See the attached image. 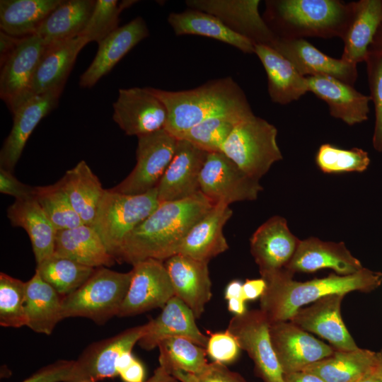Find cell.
<instances>
[{
  "instance_id": "cell-1",
  "label": "cell",
  "mask_w": 382,
  "mask_h": 382,
  "mask_svg": "<svg viewBox=\"0 0 382 382\" xmlns=\"http://www.w3.org/2000/svg\"><path fill=\"white\" fill-rule=\"evenodd\" d=\"M214 205L201 192L183 199L160 203L124 238L116 262L133 265L147 259L165 261L177 254L190 229Z\"/></svg>"
},
{
  "instance_id": "cell-2",
  "label": "cell",
  "mask_w": 382,
  "mask_h": 382,
  "mask_svg": "<svg viewBox=\"0 0 382 382\" xmlns=\"http://www.w3.org/2000/svg\"><path fill=\"white\" fill-rule=\"evenodd\" d=\"M286 269L261 275L266 289L260 297V310L270 323L289 320L303 306L330 294L352 291L371 292L382 284V272L363 267L359 272L299 282Z\"/></svg>"
},
{
  "instance_id": "cell-3",
  "label": "cell",
  "mask_w": 382,
  "mask_h": 382,
  "mask_svg": "<svg viewBox=\"0 0 382 382\" xmlns=\"http://www.w3.org/2000/svg\"><path fill=\"white\" fill-rule=\"evenodd\" d=\"M147 88L165 105L168 117L164 129L176 138L212 116L252 111L243 90L229 76L180 91Z\"/></svg>"
},
{
  "instance_id": "cell-4",
  "label": "cell",
  "mask_w": 382,
  "mask_h": 382,
  "mask_svg": "<svg viewBox=\"0 0 382 382\" xmlns=\"http://www.w3.org/2000/svg\"><path fill=\"white\" fill-rule=\"evenodd\" d=\"M352 15V4L338 0L266 1L264 20L279 37H340Z\"/></svg>"
},
{
  "instance_id": "cell-5",
  "label": "cell",
  "mask_w": 382,
  "mask_h": 382,
  "mask_svg": "<svg viewBox=\"0 0 382 382\" xmlns=\"http://www.w3.org/2000/svg\"><path fill=\"white\" fill-rule=\"evenodd\" d=\"M132 277V270L119 272L105 267L96 269L83 285L62 298V319L82 317L103 325L117 316Z\"/></svg>"
},
{
  "instance_id": "cell-6",
  "label": "cell",
  "mask_w": 382,
  "mask_h": 382,
  "mask_svg": "<svg viewBox=\"0 0 382 382\" xmlns=\"http://www.w3.org/2000/svg\"><path fill=\"white\" fill-rule=\"evenodd\" d=\"M277 137L273 125L253 113L236 125L221 152L247 175L260 180L283 158Z\"/></svg>"
},
{
  "instance_id": "cell-7",
  "label": "cell",
  "mask_w": 382,
  "mask_h": 382,
  "mask_svg": "<svg viewBox=\"0 0 382 382\" xmlns=\"http://www.w3.org/2000/svg\"><path fill=\"white\" fill-rule=\"evenodd\" d=\"M159 204L156 187L139 195L105 190L92 226L115 259L124 238Z\"/></svg>"
},
{
  "instance_id": "cell-8",
  "label": "cell",
  "mask_w": 382,
  "mask_h": 382,
  "mask_svg": "<svg viewBox=\"0 0 382 382\" xmlns=\"http://www.w3.org/2000/svg\"><path fill=\"white\" fill-rule=\"evenodd\" d=\"M137 163L112 190L139 195L156 188L174 155L178 139L164 128L137 137Z\"/></svg>"
},
{
  "instance_id": "cell-9",
  "label": "cell",
  "mask_w": 382,
  "mask_h": 382,
  "mask_svg": "<svg viewBox=\"0 0 382 382\" xmlns=\"http://www.w3.org/2000/svg\"><path fill=\"white\" fill-rule=\"evenodd\" d=\"M222 152L208 153L199 175L200 192L214 204L255 200L263 187Z\"/></svg>"
},
{
  "instance_id": "cell-10",
  "label": "cell",
  "mask_w": 382,
  "mask_h": 382,
  "mask_svg": "<svg viewBox=\"0 0 382 382\" xmlns=\"http://www.w3.org/2000/svg\"><path fill=\"white\" fill-rule=\"evenodd\" d=\"M47 48L37 35L21 37L16 47L0 60V96L13 113L29 99L33 77Z\"/></svg>"
},
{
  "instance_id": "cell-11",
  "label": "cell",
  "mask_w": 382,
  "mask_h": 382,
  "mask_svg": "<svg viewBox=\"0 0 382 382\" xmlns=\"http://www.w3.org/2000/svg\"><path fill=\"white\" fill-rule=\"evenodd\" d=\"M270 325L260 309L250 310L233 317L226 330L236 338L240 348L248 354L257 374L264 382H284L272 347Z\"/></svg>"
},
{
  "instance_id": "cell-12",
  "label": "cell",
  "mask_w": 382,
  "mask_h": 382,
  "mask_svg": "<svg viewBox=\"0 0 382 382\" xmlns=\"http://www.w3.org/2000/svg\"><path fill=\"white\" fill-rule=\"evenodd\" d=\"M148 328L146 323L90 344L74 361L71 375L65 382H96L118 375L119 357L125 352H132Z\"/></svg>"
},
{
  "instance_id": "cell-13",
  "label": "cell",
  "mask_w": 382,
  "mask_h": 382,
  "mask_svg": "<svg viewBox=\"0 0 382 382\" xmlns=\"http://www.w3.org/2000/svg\"><path fill=\"white\" fill-rule=\"evenodd\" d=\"M132 277L118 317L136 316L163 308L175 296L163 262L147 259L133 265Z\"/></svg>"
},
{
  "instance_id": "cell-14",
  "label": "cell",
  "mask_w": 382,
  "mask_h": 382,
  "mask_svg": "<svg viewBox=\"0 0 382 382\" xmlns=\"http://www.w3.org/2000/svg\"><path fill=\"white\" fill-rule=\"evenodd\" d=\"M270 334L284 375L301 371L330 356L335 350L290 320L270 323Z\"/></svg>"
},
{
  "instance_id": "cell-15",
  "label": "cell",
  "mask_w": 382,
  "mask_h": 382,
  "mask_svg": "<svg viewBox=\"0 0 382 382\" xmlns=\"http://www.w3.org/2000/svg\"><path fill=\"white\" fill-rule=\"evenodd\" d=\"M112 106V119L127 135L139 137L166 126V108L147 87L119 89Z\"/></svg>"
},
{
  "instance_id": "cell-16",
  "label": "cell",
  "mask_w": 382,
  "mask_h": 382,
  "mask_svg": "<svg viewBox=\"0 0 382 382\" xmlns=\"http://www.w3.org/2000/svg\"><path fill=\"white\" fill-rule=\"evenodd\" d=\"M259 0H188L190 8L199 10L219 18L235 33L254 45L271 47L277 36L271 30L258 10Z\"/></svg>"
},
{
  "instance_id": "cell-17",
  "label": "cell",
  "mask_w": 382,
  "mask_h": 382,
  "mask_svg": "<svg viewBox=\"0 0 382 382\" xmlns=\"http://www.w3.org/2000/svg\"><path fill=\"white\" fill-rule=\"evenodd\" d=\"M270 47L288 59L304 76L330 77L352 86L357 81V64L332 58L303 38L277 37Z\"/></svg>"
},
{
  "instance_id": "cell-18",
  "label": "cell",
  "mask_w": 382,
  "mask_h": 382,
  "mask_svg": "<svg viewBox=\"0 0 382 382\" xmlns=\"http://www.w3.org/2000/svg\"><path fill=\"white\" fill-rule=\"evenodd\" d=\"M208 152L178 139L173 158L156 186L160 203L183 199L200 192L199 175Z\"/></svg>"
},
{
  "instance_id": "cell-19",
  "label": "cell",
  "mask_w": 382,
  "mask_h": 382,
  "mask_svg": "<svg viewBox=\"0 0 382 382\" xmlns=\"http://www.w3.org/2000/svg\"><path fill=\"white\" fill-rule=\"evenodd\" d=\"M299 241L281 216H273L260 225L250 238V253L260 275L285 269Z\"/></svg>"
},
{
  "instance_id": "cell-20",
  "label": "cell",
  "mask_w": 382,
  "mask_h": 382,
  "mask_svg": "<svg viewBox=\"0 0 382 382\" xmlns=\"http://www.w3.org/2000/svg\"><path fill=\"white\" fill-rule=\"evenodd\" d=\"M344 296L340 294L325 296L311 306L299 309L289 320L301 329L328 340L335 349H357L359 347L341 316Z\"/></svg>"
},
{
  "instance_id": "cell-21",
  "label": "cell",
  "mask_w": 382,
  "mask_h": 382,
  "mask_svg": "<svg viewBox=\"0 0 382 382\" xmlns=\"http://www.w3.org/2000/svg\"><path fill=\"white\" fill-rule=\"evenodd\" d=\"M62 91L33 96L13 112V126L0 151V168L13 172L28 138L40 120L57 106Z\"/></svg>"
},
{
  "instance_id": "cell-22",
  "label": "cell",
  "mask_w": 382,
  "mask_h": 382,
  "mask_svg": "<svg viewBox=\"0 0 382 382\" xmlns=\"http://www.w3.org/2000/svg\"><path fill=\"white\" fill-rule=\"evenodd\" d=\"M331 269L340 275L356 273L363 268L361 262L344 242L324 241L316 237L300 240L286 267L289 272L311 273Z\"/></svg>"
},
{
  "instance_id": "cell-23",
  "label": "cell",
  "mask_w": 382,
  "mask_h": 382,
  "mask_svg": "<svg viewBox=\"0 0 382 382\" xmlns=\"http://www.w3.org/2000/svg\"><path fill=\"white\" fill-rule=\"evenodd\" d=\"M163 264L175 296L192 311L196 318H199L212 295L208 262L175 254L163 261Z\"/></svg>"
},
{
  "instance_id": "cell-24",
  "label": "cell",
  "mask_w": 382,
  "mask_h": 382,
  "mask_svg": "<svg viewBox=\"0 0 382 382\" xmlns=\"http://www.w3.org/2000/svg\"><path fill=\"white\" fill-rule=\"evenodd\" d=\"M149 35L145 21L138 16L118 27L98 43L96 54L80 77L83 88L93 87L139 42Z\"/></svg>"
},
{
  "instance_id": "cell-25",
  "label": "cell",
  "mask_w": 382,
  "mask_h": 382,
  "mask_svg": "<svg viewBox=\"0 0 382 382\" xmlns=\"http://www.w3.org/2000/svg\"><path fill=\"white\" fill-rule=\"evenodd\" d=\"M233 214L229 205L223 202L212 208L190 229L182 241L177 254L209 261L226 251L229 246L223 228Z\"/></svg>"
},
{
  "instance_id": "cell-26",
  "label": "cell",
  "mask_w": 382,
  "mask_h": 382,
  "mask_svg": "<svg viewBox=\"0 0 382 382\" xmlns=\"http://www.w3.org/2000/svg\"><path fill=\"white\" fill-rule=\"evenodd\" d=\"M195 319L192 311L175 296L162 308L157 318L148 322L149 328L138 344L145 350H151L166 338L182 337L206 348L209 337L199 330Z\"/></svg>"
},
{
  "instance_id": "cell-27",
  "label": "cell",
  "mask_w": 382,
  "mask_h": 382,
  "mask_svg": "<svg viewBox=\"0 0 382 382\" xmlns=\"http://www.w3.org/2000/svg\"><path fill=\"white\" fill-rule=\"evenodd\" d=\"M308 91L325 101L332 117L348 125L364 122L369 118L371 98L357 91L354 86L334 78L306 76Z\"/></svg>"
},
{
  "instance_id": "cell-28",
  "label": "cell",
  "mask_w": 382,
  "mask_h": 382,
  "mask_svg": "<svg viewBox=\"0 0 382 382\" xmlns=\"http://www.w3.org/2000/svg\"><path fill=\"white\" fill-rule=\"evenodd\" d=\"M88 43L86 38L79 35L47 46L35 71L29 98L63 90L79 53Z\"/></svg>"
},
{
  "instance_id": "cell-29",
  "label": "cell",
  "mask_w": 382,
  "mask_h": 382,
  "mask_svg": "<svg viewBox=\"0 0 382 382\" xmlns=\"http://www.w3.org/2000/svg\"><path fill=\"white\" fill-rule=\"evenodd\" d=\"M351 4V18L342 37L344 47L341 59L357 64L365 62L382 24V0H359Z\"/></svg>"
},
{
  "instance_id": "cell-30",
  "label": "cell",
  "mask_w": 382,
  "mask_h": 382,
  "mask_svg": "<svg viewBox=\"0 0 382 382\" xmlns=\"http://www.w3.org/2000/svg\"><path fill=\"white\" fill-rule=\"evenodd\" d=\"M255 54L266 71L269 96L274 103L286 105L308 92L307 77L275 50L265 45H255Z\"/></svg>"
},
{
  "instance_id": "cell-31",
  "label": "cell",
  "mask_w": 382,
  "mask_h": 382,
  "mask_svg": "<svg viewBox=\"0 0 382 382\" xmlns=\"http://www.w3.org/2000/svg\"><path fill=\"white\" fill-rule=\"evenodd\" d=\"M7 217L13 226L28 233L36 265L54 254L57 231L35 197L15 199L7 209Z\"/></svg>"
},
{
  "instance_id": "cell-32",
  "label": "cell",
  "mask_w": 382,
  "mask_h": 382,
  "mask_svg": "<svg viewBox=\"0 0 382 382\" xmlns=\"http://www.w3.org/2000/svg\"><path fill=\"white\" fill-rule=\"evenodd\" d=\"M54 254L93 268L111 267L116 262L96 230L84 224L57 231Z\"/></svg>"
},
{
  "instance_id": "cell-33",
  "label": "cell",
  "mask_w": 382,
  "mask_h": 382,
  "mask_svg": "<svg viewBox=\"0 0 382 382\" xmlns=\"http://www.w3.org/2000/svg\"><path fill=\"white\" fill-rule=\"evenodd\" d=\"M168 22L176 35H196L211 37L228 44L245 54H255V45L235 33L219 18L199 10L189 8L180 13H171Z\"/></svg>"
},
{
  "instance_id": "cell-34",
  "label": "cell",
  "mask_w": 382,
  "mask_h": 382,
  "mask_svg": "<svg viewBox=\"0 0 382 382\" xmlns=\"http://www.w3.org/2000/svg\"><path fill=\"white\" fill-rule=\"evenodd\" d=\"M62 297L35 271L25 282L26 326L40 334L50 335L62 320Z\"/></svg>"
},
{
  "instance_id": "cell-35",
  "label": "cell",
  "mask_w": 382,
  "mask_h": 382,
  "mask_svg": "<svg viewBox=\"0 0 382 382\" xmlns=\"http://www.w3.org/2000/svg\"><path fill=\"white\" fill-rule=\"evenodd\" d=\"M377 360V352L358 348L337 350L302 371L316 375L325 382H358L371 374Z\"/></svg>"
},
{
  "instance_id": "cell-36",
  "label": "cell",
  "mask_w": 382,
  "mask_h": 382,
  "mask_svg": "<svg viewBox=\"0 0 382 382\" xmlns=\"http://www.w3.org/2000/svg\"><path fill=\"white\" fill-rule=\"evenodd\" d=\"M58 183L83 224L93 226L105 190L86 162L66 170Z\"/></svg>"
},
{
  "instance_id": "cell-37",
  "label": "cell",
  "mask_w": 382,
  "mask_h": 382,
  "mask_svg": "<svg viewBox=\"0 0 382 382\" xmlns=\"http://www.w3.org/2000/svg\"><path fill=\"white\" fill-rule=\"evenodd\" d=\"M62 1L1 0V30L18 37L34 35L42 22Z\"/></svg>"
},
{
  "instance_id": "cell-38",
  "label": "cell",
  "mask_w": 382,
  "mask_h": 382,
  "mask_svg": "<svg viewBox=\"0 0 382 382\" xmlns=\"http://www.w3.org/2000/svg\"><path fill=\"white\" fill-rule=\"evenodd\" d=\"M93 0H63L42 22L35 34L47 46L79 36L93 10Z\"/></svg>"
},
{
  "instance_id": "cell-39",
  "label": "cell",
  "mask_w": 382,
  "mask_h": 382,
  "mask_svg": "<svg viewBox=\"0 0 382 382\" xmlns=\"http://www.w3.org/2000/svg\"><path fill=\"white\" fill-rule=\"evenodd\" d=\"M95 270L96 268L55 254L37 264L35 270L62 298L83 285Z\"/></svg>"
},
{
  "instance_id": "cell-40",
  "label": "cell",
  "mask_w": 382,
  "mask_h": 382,
  "mask_svg": "<svg viewBox=\"0 0 382 382\" xmlns=\"http://www.w3.org/2000/svg\"><path fill=\"white\" fill-rule=\"evenodd\" d=\"M158 347L160 366L170 374L175 371H183L197 375L208 364L206 348L185 337L166 338Z\"/></svg>"
},
{
  "instance_id": "cell-41",
  "label": "cell",
  "mask_w": 382,
  "mask_h": 382,
  "mask_svg": "<svg viewBox=\"0 0 382 382\" xmlns=\"http://www.w3.org/2000/svg\"><path fill=\"white\" fill-rule=\"evenodd\" d=\"M253 111L243 114L220 115L209 117L180 134L185 139L208 152H221V149L236 125Z\"/></svg>"
},
{
  "instance_id": "cell-42",
  "label": "cell",
  "mask_w": 382,
  "mask_h": 382,
  "mask_svg": "<svg viewBox=\"0 0 382 382\" xmlns=\"http://www.w3.org/2000/svg\"><path fill=\"white\" fill-rule=\"evenodd\" d=\"M35 197L57 231L83 224L58 182L36 187Z\"/></svg>"
},
{
  "instance_id": "cell-43",
  "label": "cell",
  "mask_w": 382,
  "mask_h": 382,
  "mask_svg": "<svg viewBox=\"0 0 382 382\" xmlns=\"http://www.w3.org/2000/svg\"><path fill=\"white\" fill-rule=\"evenodd\" d=\"M315 161L318 168L327 174L361 173L371 162L369 153L362 149H343L329 143L320 146Z\"/></svg>"
},
{
  "instance_id": "cell-44",
  "label": "cell",
  "mask_w": 382,
  "mask_h": 382,
  "mask_svg": "<svg viewBox=\"0 0 382 382\" xmlns=\"http://www.w3.org/2000/svg\"><path fill=\"white\" fill-rule=\"evenodd\" d=\"M25 282L0 273V325L18 328L26 325Z\"/></svg>"
},
{
  "instance_id": "cell-45",
  "label": "cell",
  "mask_w": 382,
  "mask_h": 382,
  "mask_svg": "<svg viewBox=\"0 0 382 382\" xmlns=\"http://www.w3.org/2000/svg\"><path fill=\"white\" fill-rule=\"evenodd\" d=\"M134 1L96 0L92 13L80 36L98 44L118 28L119 16Z\"/></svg>"
},
{
  "instance_id": "cell-46",
  "label": "cell",
  "mask_w": 382,
  "mask_h": 382,
  "mask_svg": "<svg viewBox=\"0 0 382 382\" xmlns=\"http://www.w3.org/2000/svg\"><path fill=\"white\" fill-rule=\"evenodd\" d=\"M370 98L375 109L374 149L382 153V50L371 46L365 60Z\"/></svg>"
},
{
  "instance_id": "cell-47",
  "label": "cell",
  "mask_w": 382,
  "mask_h": 382,
  "mask_svg": "<svg viewBox=\"0 0 382 382\" xmlns=\"http://www.w3.org/2000/svg\"><path fill=\"white\" fill-rule=\"evenodd\" d=\"M240 349L237 340L227 330L212 333L206 347L207 354L210 358L224 364L234 361Z\"/></svg>"
},
{
  "instance_id": "cell-48",
  "label": "cell",
  "mask_w": 382,
  "mask_h": 382,
  "mask_svg": "<svg viewBox=\"0 0 382 382\" xmlns=\"http://www.w3.org/2000/svg\"><path fill=\"white\" fill-rule=\"evenodd\" d=\"M74 360L60 359L45 366L22 382H65L69 378Z\"/></svg>"
},
{
  "instance_id": "cell-49",
  "label": "cell",
  "mask_w": 382,
  "mask_h": 382,
  "mask_svg": "<svg viewBox=\"0 0 382 382\" xmlns=\"http://www.w3.org/2000/svg\"><path fill=\"white\" fill-rule=\"evenodd\" d=\"M36 187L25 185L18 180L12 171L0 168V192L15 197V199H23L33 197L35 195Z\"/></svg>"
},
{
  "instance_id": "cell-50",
  "label": "cell",
  "mask_w": 382,
  "mask_h": 382,
  "mask_svg": "<svg viewBox=\"0 0 382 382\" xmlns=\"http://www.w3.org/2000/svg\"><path fill=\"white\" fill-rule=\"evenodd\" d=\"M199 382H247L238 373L228 369L224 364L213 361L195 375Z\"/></svg>"
},
{
  "instance_id": "cell-51",
  "label": "cell",
  "mask_w": 382,
  "mask_h": 382,
  "mask_svg": "<svg viewBox=\"0 0 382 382\" xmlns=\"http://www.w3.org/2000/svg\"><path fill=\"white\" fill-rule=\"evenodd\" d=\"M266 286V282L262 277L246 279L243 284V299L245 301L260 298L265 292Z\"/></svg>"
},
{
  "instance_id": "cell-52",
  "label": "cell",
  "mask_w": 382,
  "mask_h": 382,
  "mask_svg": "<svg viewBox=\"0 0 382 382\" xmlns=\"http://www.w3.org/2000/svg\"><path fill=\"white\" fill-rule=\"evenodd\" d=\"M119 375L125 382H143L144 378V369L141 363L137 359L132 362Z\"/></svg>"
},
{
  "instance_id": "cell-53",
  "label": "cell",
  "mask_w": 382,
  "mask_h": 382,
  "mask_svg": "<svg viewBox=\"0 0 382 382\" xmlns=\"http://www.w3.org/2000/svg\"><path fill=\"white\" fill-rule=\"evenodd\" d=\"M21 37H14L0 32V60L7 56L17 45Z\"/></svg>"
},
{
  "instance_id": "cell-54",
  "label": "cell",
  "mask_w": 382,
  "mask_h": 382,
  "mask_svg": "<svg viewBox=\"0 0 382 382\" xmlns=\"http://www.w3.org/2000/svg\"><path fill=\"white\" fill-rule=\"evenodd\" d=\"M284 382H325L316 375L301 371L284 375Z\"/></svg>"
},
{
  "instance_id": "cell-55",
  "label": "cell",
  "mask_w": 382,
  "mask_h": 382,
  "mask_svg": "<svg viewBox=\"0 0 382 382\" xmlns=\"http://www.w3.org/2000/svg\"><path fill=\"white\" fill-rule=\"evenodd\" d=\"M224 297L227 301L231 299H243V283L237 279L231 281L226 287Z\"/></svg>"
},
{
  "instance_id": "cell-56",
  "label": "cell",
  "mask_w": 382,
  "mask_h": 382,
  "mask_svg": "<svg viewBox=\"0 0 382 382\" xmlns=\"http://www.w3.org/2000/svg\"><path fill=\"white\" fill-rule=\"evenodd\" d=\"M179 381L172 374H168L161 366L158 367L153 376L145 382H178Z\"/></svg>"
},
{
  "instance_id": "cell-57",
  "label": "cell",
  "mask_w": 382,
  "mask_h": 382,
  "mask_svg": "<svg viewBox=\"0 0 382 382\" xmlns=\"http://www.w3.org/2000/svg\"><path fill=\"white\" fill-rule=\"evenodd\" d=\"M228 309L235 316L243 315L246 312L245 301L242 299H231L228 300Z\"/></svg>"
},
{
  "instance_id": "cell-58",
  "label": "cell",
  "mask_w": 382,
  "mask_h": 382,
  "mask_svg": "<svg viewBox=\"0 0 382 382\" xmlns=\"http://www.w3.org/2000/svg\"><path fill=\"white\" fill-rule=\"evenodd\" d=\"M172 375L180 382H199L195 374L183 371H175Z\"/></svg>"
},
{
  "instance_id": "cell-59",
  "label": "cell",
  "mask_w": 382,
  "mask_h": 382,
  "mask_svg": "<svg viewBox=\"0 0 382 382\" xmlns=\"http://www.w3.org/2000/svg\"><path fill=\"white\" fill-rule=\"evenodd\" d=\"M371 374L382 380V349L377 352L376 363Z\"/></svg>"
},
{
  "instance_id": "cell-60",
  "label": "cell",
  "mask_w": 382,
  "mask_h": 382,
  "mask_svg": "<svg viewBox=\"0 0 382 382\" xmlns=\"http://www.w3.org/2000/svg\"><path fill=\"white\" fill-rule=\"evenodd\" d=\"M371 46L382 50V24L378 28L376 35L374 39L373 43Z\"/></svg>"
},
{
  "instance_id": "cell-61",
  "label": "cell",
  "mask_w": 382,
  "mask_h": 382,
  "mask_svg": "<svg viewBox=\"0 0 382 382\" xmlns=\"http://www.w3.org/2000/svg\"><path fill=\"white\" fill-rule=\"evenodd\" d=\"M359 382H382V380L372 374H369L364 376Z\"/></svg>"
},
{
  "instance_id": "cell-62",
  "label": "cell",
  "mask_w": 382,
  "mask_h": 382,
  "mask_svg": "<svg viewBox=\"0 0 382 382\" xmlns=\"http://www.w3.org/2000/svg\"><path fill=\"white\" fill-rule=\"evenodd\" d=\"M359 382V381H358Z\"/></svg>"
}]
</instances>
